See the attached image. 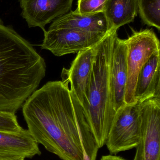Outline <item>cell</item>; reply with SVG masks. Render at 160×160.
Returning a JSON list of instances; mask_svg holds the SVG:
<instances>
[{"mask_svg":"<svg viewBox=\"0 0 160 160\" xmlns=\"http://www.w3.org/2000/svg\"><path fill=\"white\" fill-rule=\"evenodd\" d=\"M22 156L10 154H0V160H25Z\"/></svg>","mask_w":160,"mask_h":160,"instance_id":"obj_18","label":"cell"},{"mask_svg":"<svg viewBox=\"0 0 160 160\" xmlns=\"http://www.w3.org/2000/svg\"><path fill=\"white\" fill-rule=\"evenodd\" d=\"M0 154H10L31 158L41 155L39 144L28 130L17 132L0 131Z\"/></svg>","mask_w":160,"mask_h":160,"instance_id":"obj_13","label":"cell"},{"mask_svg":"<svg viewBox=\"0 0 160 160\" xmlns=\"http://www.w3.org/2000/svg\"><path fill=\"white\" fill-rule=\"evenodd\" d=\"M153 98H160V50L154 52L142 68L135 87L136 102Z\"/></svg>","mask_w":160,"mask_h":160,"instance_id":"obj_12","label":"cell"},{"mask_svg":"<svg viewBox=\"0 0 160 160\" xmlns=\"http://www.w3.org/2000/svg\"><path fill=\"white\" fill-rule=\"evenodd\" d=\"M138 12V0H108L104 13L111 30L134 21Z\"/></svg>","mask_w":160,"mask_h":160,"instance_id":"obj_14","label":"cell"},{"mask_svg":"<svg viewBox=\"0 0 160 160\" xmlns=\"http://www.w3.org/2000/svg\"><path fill=\"white\" fill-rule=\"evenodd\" d=\"M108 0H78L74 12L82 15H89L104 12Z\"/></svg>","mask_w":160,"mask_h":160,"instance_id":"obj_16","label":"cell"},{"mask_svg":"<svg viewBox=\"0 0 160 160\" xmlns=\"http://www.w3.org/2000/svg\"><path fill=\"white\" fill-rule=\"evenodd\" d=\"M22 128L15 114L0 112V131L17 132Z\"/></svg>","mask_w":160,"mask_h":160,"instance_id":"obj_17","label":"cell"},{"mask_svg":"<svg viewBox=\"0 0 160 160\" xmlns=\"http://www.w3.org/2000/svg\"><path fill=\"white\" fill-rule=\"evenodd\" d=\"M100 160H127L119 156L115 155H109L103 156L101 157Z\"/></svg>","mask_w":160,"mask_h":160,"instance_id":"obj_19","label":"cell"},{"mask_svg":"<svg viewBox=\"0 0 160 160\" xmlns=\"http://www.w3.org/2000/svg\"><path fill=\"white\" fill-rule=\"evenodd\" d=\"M138 12L145 24L160 30V0H138Z\"/></svg>","mask_w":160,"mask_h":160,"instance_id":"obj_15","label":"cell"},{"mask_svg":"<svg viewBox=\"0 0 160 160\" xmlns=\"http://www.w3.org/2000/svg\"><path fill=\"white\" fill-rule=\"evenodd\" d=\"M73 0H19L21 16L29 28L39 27L45 32V26L68 13Z\"/></svg>","mask_w":160,"mask_h":160,"instance_id":"obj_8","label":"cell"},{"mask_svg":"<svg viewBox=\"0 0 160 160\" xmlns=\"http://www.w3.org/2000/svg\"><path fill=\"white\" fill-rule=\"evenodd\" d=\"M33 45L0 19V112L16 114L46 74Z\"/></svg>","mask_w":160,"mask_h":160,"instance_id":"obj_2","label":"cell"},{"mask_svg":"<svg viewBox=\"0 0 160 160\" xmlns=\"http://www.w3.org/2000/svg\"><path fill=\"white\" fill-rule=\"evenodd\" d=\"M80 51L69 69L63 68L62 79L70 85V89L75 94L82 106L85 99V94L90 82L93 68L95 48Z\"/></svg>","mask_w":160,"mask_h":160,"instance_id":"obj_10","label":"cell"},{"mask_svg":"<svg viewBox=\"0 0 160 160\" xmlns=\"http://www.w3.org/2000/svg\"><path fill=\"white\" fill-rule=\"evenodd\" d=\"M49 29H71L103 33L112 30L104 12L82 15L71 10L54 19Z\"/></svg>","mask_w":160,"mask_h":160,"instance_id":"obj_11","label":"cell"},{"mask_svg":"<svg viewBox=\"0 0 160 160\" xmlns=\"http://www.w3.org/2000/svg\"><path fill=\"white\" fill-rule=\"evenodd\" d=\"M37 142L63 160H96L99 148L83 107L66 81L49 82L23 103Z\"/></svg>","mask_w":160,"mask_h":160,"instance_id":"obj_1","label":"cell"},{"mask_svg":"<svg viewBox=\"0 0 160 160\" xmlns=\"http://www.w3.org/2000/svg\"><path fill=\"white\" fill-rule=\"evenodd\" d=\"M117 30H112L95 46L90 82L83 107L99 148L105 145L116 116L113 105L111 71Z\"/></svg>","mask_w":160,"mask_h":160,"instance_id":"obj_3","label":"cell"},{"mask_svg":"<svg viewBox=\"0 0 160 160\" xmlns=\"http://www.w3.org/2000/svg\"><path fill=\"white\" fill-rule=\"evenodd\" d=\"M142 137L133 160H160V98L140 102Z\"/></svg>","mask_w":160,"mask_h":160,"instance_id":"obj_7","label":"cell"},{"mask_svg":"<svg viewBox=\"0 0 160 160\" xmlns=\"http://www.w3.org/2000/svg\"><path fill=\"white\" fill-rule=\"evenodd\" d=\"M127 47V81L125 101L126 104L137 103L134 98L138 75L152 54L160 50V41L152 29L132 30L126 39Z\"/></svg>","mask_w":160,"mask_h":160,"instance_id":"obj_4","label":"cell"},{"mask_svg":"<svg viewBox=\"0 0 160 160\" xmlns=\"http://www.w3.org/2000/svg\"><path fill=\"white\" fill-rule=\"evenodd\" d=\"M140 103L126 104L116 114L105 145L111 155L136 148L142 137Z\"/></svg>","mask_w":160,"mask_h":160,"instance_id":"obj_5","label":"cell"},{"mask_svg":"<svg viewBox=\"0 0 160 160\" xmlns=\"http://www.w3.org/2000/svg\"><path fill=\"white\" fill-rule=\"evenodd\" d=\"M127 47L126 39L116 38L112 56L111 83L113 105L116 113L126 105L127 81Z\"/></svg>","mask_w":160,"mask_h":160,"instance_id":"obj_9","label":"cell"},{"mask_svg":"<svg viewBox=\"0 0 160 160\" xmlns=\"http://www.w3.org/2000/svg\"><path fill=\"white\" fill-rule=\"evenodd\" d=\"M44 33L41 48L49 51L58 57L78 53L83 50L95 47L108 34L71 29H49Z\"/></svg>","mask_w":160,"mask_h":160,"instance_id":"obj_6","label":"cell"}]
</instances>
